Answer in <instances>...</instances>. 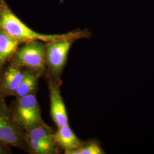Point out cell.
Listing matches in <instances>:
<instances>
[{"label":"cell","mask_w":154,"mask_h":154,"mask_svg":"<svg viewBox=\"0 0 154 154\" xmlns=\"http://www.w3.org/2000/svg\"><path fill=\"white\" fill-rule=\"evenodd\" d=\"M20 42L0 30V65L16 53Z\"/></svg>","instance_id":"obj_9"},{"label":"cell","mask_w":154,"mask_h":154,"mask_svg":"<svg viewBox=\"0 0 154 154\" xmlns=\"http://www.w3.org/2000/svg\"><path fill=\"white\" fill-rule=\"evenodd\" d=\"M55 140L65 149V154L77 149L83 144L72 131L69 123L58 127L57 132H55Z\"/></svg>","instance_id":"obj_7"},{"label":"cell","mask_w":154,"mask_h":154,"mask_svg":"<svg viewBox=\"0 0 154 154\" xmlns=\"http://www.w3.org/2000/svg\"><path fill=\"white\" fill-rule=\"evenodd\" d=\"M26 72L18 65L11 66L4 75L1 88L6 94L11 95L21 82Z\"/></svg>","instance_id":"obj_8"},{"label":"cell","mask_w":154,"mask_h":154,"mask_svg":"<svg viewBox=\"0 0 154 154\" xmlns=\"http://www.w3.org/2000/svg\"><path fill=\"white\" fill-rule=\"evenodd\" d=\"M28 147L34 154H52L57 152V143H50L35 140H27Z\"/></svg>","instance_id":"obj_12"},{"label":"cell","mask_w":154,"mask_h":154,"mask_svg":"<svg viewBox=\"0 0 154 154\" xmlns=\"http://www.w3.org/2000/svg\"><path fill=\"white\" fill-rule=\"evenodd\" d=\"M103 149L98 142L91 140L88 143H83L77 149L68 152L66 154H103Z\"/></svg>","instance_id":"obj_13"},{"label":"cell","mask_w":154,"mask_h":154,"mask_svg":"<svg viewBox=\"0 0 154 154\" xmlns=\"http://www.w3.org/2000/svg\"><path fill=\"white\" fill-rule=\"evenodd\" d=\"M0 30L20 42L35 40L49 42L63 39L75 40L90 36V33L86 30L53 35L37 33L28 27L15 15L5 0H0Z\"/></svg>","instance_id":"obj_1"},{"label":"cell","mask_w":154,"mask_h":154,"mask_svg":"<svg viewBox=\"0 0 154 154\" xmlns=\"http://www.w3.org/2000/svg\"><path fill=\"white\" fill-rule=\"evenodd\" d=\"M1 85H0V91H1Z\"/></svg>","instance_id":"obj_15"},{"label":"cell","mask_w":154,"mask_h":154,"mask_svg":"<svg viewBox=\"0 0 154 154\" xmlns=\"http://www.w3.org/2000/svg\"><path fill=\"white\" fill-rule=\"evenodd\" d=\"M71 39H63L49 42L46 48V63L51 72L58 75L65 66L69 51L72 46Z\"/></svg>","instance_id":"obj_5"},{"label":"cell","mask_w":154,"mask_h":154,"mask_svg":"<svg viewBox=\"0 0 154 154\" xmlns=\"http://www.w3.org/2000/svg\"><path fill=\"white\" fill-rule=\"evenodd\" d=\"M51 116L58 127L68 123L65 105L61 96L59 87L53 83L49 85Z\"/></svg>","instance_id":"obj_6"},{"label":"cell","mask_w":154,"mask_h":154,"mask_svg":"<svg viewBox=\"0 0 154 154\" xmlns=\"http://www.w3.org/2000/svg\"><path fill=\"white\" fill-rule=\"evenodd\" d=\"M38 77L33 72H27L21 82L11 94V95L20 98L33 93L37 87Z\"/></svg>","instance_id":"obj_11"},{"label":"cell","mask_w":154,"mask_h":154,"mask_svg":"<svg viewBox=\"0 0 154 154\" xmlns=\"http://www.w3.org/2000/svg\"><path fill=\"white\" fill-rule=\"evenodd\" d=\"M46 48L45 45L39 41L26 42L16 53L17 64L35 71H43L46 65Z\"/></svg>","instance_id":"obj_4"},{"label":"cell","mask_w":154,"mask_h":154,"mask_svg":"<svg viewBox=\"0 0 154 154\" xmlns=\"http://www.w3.org/2000/svg\"><path fill=\"white\" fill-rule=\"evenodd\" d=\"M6 146L0 143V154H6L8 151L5 148Z\"/></svg>","instance_id":"obj_14"},{"label":"cell","mask_w":154,"mask_h":154,"mask_svg":"<svg viewBox=\"0 0 154 154\" xmlns=\"http://www.w3.org/2000/svg\"><path fill=\"white\" fill-rule=\"evenodd\" d=\"M13 115L20 126L25 131L45 123L41 117L39 105L33 93L18 98Z\"/></svg>","instance_id":"obj_3"},{"label":"cell","mask_w":154,"mask_h":154,"mask_svg":"<svg viewBox=\"0 0 154 154\" xmlns=\"http://www.w3.org/2000/svg\"><path fill=\"white\" fill-rule=\"evenodd\" d=\"M23 130L13 113L0 101V143L6 146L26 149L28 144Z\"/></svg>","instance_id":"obj_2"},{"label":"cell","mask_w":154,"mask_h":154,"mask_svg":"<svg viewBox=\"0 0 154 154\" xmlns=\"http://www.w3.org/2000/svg\"><path fill=\"white\" fill-rule=\"evenodd\" d=\"M25 137L26 140H35L57 143L55 140V132L45 123L26 131Z\"/></svg>","instance_id":"obj_10"}]
</instances>
